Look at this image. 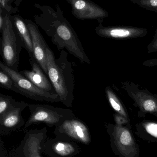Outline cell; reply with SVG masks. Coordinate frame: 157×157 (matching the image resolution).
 <instances>
[{"label":"cell","instance_id":"obj_1","mask_svg":"<svg viewBox=\"0 0 157 157\" xmlns=\"http://www.w3.org/2000/svg\"><path fill=\"white\" fill-rule=\"evenodd\" d=\"M34 6L42 12L34 16L35 23L42 28L57 49L60 51L67 49L82 64H90L77 33L64 16L59 5H56V10L38 3Z\"/></svg>","mask_w":157,"mask_h":157},{"label":"cell","instance_id":"obj_2","mask_svg":"<svg viewBox=\"0 0 157 157\" xmlns=\"http://www.w3.org/2000/svg\"><path fill=\"white\" fill-rule=\"evenodd\" d=\"M48 76L60 101L68 106L71 105L74 99L75 78L74 62L69 61L65 50L60 51L59 57L55 58L53 51L48 47L46 50Z\"/></svg>","mask_w":157,"mask_h":157},{"label":"cell","instance_id":"obj_3","mask_svg":"<svg viewBox=\"0 0 157 157\" xmlns=\"http://www.w3.org/2000/svg\"><path fill=\"white\" fill-rule=\"evenodd\" d=\"M1 33L0 54L3 62L11 69L19 71L20 54L23 48V44L8 14L5 16V25Z\"/></svg>","mask_w":157,"mask_h":157},{"label":"cell","instance_id":"obj_4","mask_svg":"<svg viewBox=\"0 0 157 157\" xmlns=\"http://www.w3.org/2000/svg\"><path fill=\"white\" fill-rule=\"evenodd\" d=\"M106 127L112 151L116 155L119 157H140L139 147L131 128L111 123L106 124Z\"/></svg>","mask_w":157,"mask_h":157},{"label":"cell","instance_id":"obj_5","mask_svg":"<svg viewBox=\"0 0 157 157\" xmlns=\"http://www.w3.org/2000/svg\"><path fill=\"white\" fill-rule=\"evenodd\" d=\"M0 69L6 72L12 79L17 89L18 93L33 100L48 102L60 101L57 94H53L36 86L30 80L19 73L0 62Z\"/></svg>","mask_w":157,"mask_h":157},{"label":"cell","instance_id":"obj_6","mask_svg":"<svg viewBox=\"0 0 157 157\" xmlns=\"http://www.w3.org/2000/svg\"><path fill=\"white\" fill-rule=\"evenodd\" d=\"M122 88L134 101L133 105L139 109L140 117L151 114L157 118V94H153L147 89L140 90L137 84L126 81Z\"/></svg>","mask_w":157,"mask_h":157},{"label":"cell","instance_id":"obj_7","mask_svg":"<svg viewBox=\"0 0 157 157\" xmlns=\"http://www.w3.org/2000/svg\"><path fill=\"white\" fill-rule=\"evenodd\" d=\"M70 4L72 15L80 20H98L103 22V19L109 16L107 12L101 7L90 1L66 0Z\"/></svg>","mask_w":157,"mask_h":157},{"label":"cell","instance_id":"obj_8","mask_svg":"<svg viewBox=\"0 0 157 157\" xmlns=\"http://www.w3.org/2000/svg\"><path fill=\"white\" fill-rule=\"evenodd\" d=\"M100 22L95 29L96 34L102 37L115 39H129L142 37L148 33L147 29L132 26H105Z\"/></svg>","mask_w":157,"mask_h":157},{"label":"cell","instance_id":"obj_9","mask_svg":"<svg viewBox=\"0 0 157 157\" xmlns=\"http://www.w3.org/2000/svg\"><path fill=\"white\" fill-rule=\"evenodd\" d=\"M25 21L32 36L35 59L48 76L46 50L49 46L39 32L37 25L30 19H25Z\"/></svg>","mask_w":157,"mask_h":157},{"label":"cell","instance_id":"obj_10","mask_svg":"<svg viewBox=\"0 0 157 157\" xmlns=\"http://www.w3.org/2000/svg\"><path fill=\"white\" fill-rule=\"evenodd\" d=\"M31 70H25L19 71L22 76L33 82L39 89L51 94H57L49 78L44 72L35 58L29 59Z\"/></svg>","mask_w":157,"mask_h":157},{"label":"cell","instance_id":"obj_11","mask_svg":"<svg viewBox=\"0 0 157 157\" xmlns=\"http://www.w3.org/2000/svg\"><path fill=\"white\" fill-rule=\"evenodd\" d=\"M11 21L23 44V47L28 52L30 58H34L33 46L30 31L24 19L20 15L10 16Z\"/></svg>","mask_w":157,"mask_h":157},{"label":"cell","instance_id":"obj_12","mask_svg":"<svg viewBox=\"0 0 157 157\" xmlns=\"http://www.w3.org/2000/svg\"><path fill=\"white\" fill-rule=\"evenodd\" d=\"M31 109L33 111L28 124L38 122H44L48 124H55L59 121V116L52 107L39 105H31Z\"/></svg>","mask_w":157,"mask_h":157},{"label":"cell","instance_id":"obj_13","mask_svg":"<svg viewBox=\"0 0 157 157\" xmlns=\"http://www.w3.org/2000/svg\"><path fill=\"white\" fill-rule=\"evenodd\" d=\"M63 131L73 138L84 143L90 141V134L86 126L78 120H67L62 125Z\"/></svg>","mask_w":157,"mask_h":157},{"label":"cell","instance_id":"obj_14","mask_svg":"<svg viewBox=\"0 0 157 157\" xmlns=\"http://www.w3.org/2000/svg\"><path fill=\"white\" fill-rule=\"evenodd\" d=\"M136 134L141 139L157 142V122L144 120L138 123Z\"/></svg>","mask_w":157,"mask_h":157},{"label":"cell","instance_id":"obj_15","mask_svg":"<svg viewBox=\"0 0 157 157\" xmlns=\"http://www.w3.org/2000/svg\"><path fill=\"white\" fill-rule=\"evenodd\" d=\"M105 92L109 104L116 113L130 121L129 116L124 106L110 86L105 87Z\"/></svg>","mask_w":157,"mask_h":157},{"label":"cell","instance_id":"obj_16","mask_svg":"<svg viewBox=\"0 0 157 157\" xmlns=\"http://www.w3.org/2000/svg\"><path fill=\"white\" fill-rule=\"evenodd\" d=\"M26 105L25 103L23 102L19 107L15 106L6 112L2 120L3 125L6 127H13L16 125L20 120L19 114L21 107Z\"/></svg>","mask_w":157,"mask_h":157},{"label":"cell","instance_id":"obj_17","mask_svg":"<svg viewBox=\"0 0 157 157\" xmlns=\"http://www.w3.org/2000/svg\"><path fill=\"white\" fill-rule=\"evenodd\" d=\"M27 157H41L39 154V142L36 138L31 137L26 143Z\"/></svg>","mask_w":157,"mask_h":157},{"label":"cell","instance_id":"obj_18","mask_svg":"<svg viewBox=\"0 0 157 157\" xmlns=\"http://www.w3.org/2000/svg\"><path fill=\"white\" fill-rule=\"evenodd\" d=\"M0 87L17 93V88L11 77L2 70L0 69Z\"/></svg>","mask_w":157,"mask_h":157},{"label":"cell","instance_id":"obj_19","mask_svg":"<svg viewBox=\"0 0 157 157\" xmlns=\"http://www.w3.org/2000/svg\"><path fill=\"white\" fill-rule=\"evenodd\" d=\"M15 101L12 99L11 96L5 95L0 94V114L5 113L8 110L13 108L14 105H17Z\"/></svg>","mask_w":157,"mask_h":157},{"label":"cell","instance_id":"obj_20","mask_svg":"<svg viewBox=\"0 0 157 157\" xmlns=\"http://www.w3.org/2000/svg\"><path fill=\"white\" fill-rule=\"evenodd\" d=\"M56 152L61 156H67L72 154L75 149L71 144L64 142H58L54 146Z\"/></svg>","mask_w":157,"mask_h":157},{"label":"cell","instance_id":"obj_21","mask_svg":"<svg viewBox=\"0 0 157 157\" xmlns=\"http://www.w3.org/2000/svg\"><path fill=\"white\" fill-rule=\"evenodd\" d=\"M130 1L147 10L157 13V0H130Z\"/></svg>","mask_w":157,"mask_h":157},{"label":"cell","instance_id":"obj_22","mask_svg":"<svg viewBox=\"0 0 157 157\" xmlns=\"http://www.w3.org/2000/svg\"><path fill=\"white\" fill-rule=\"evenodd\" d=\"M14 0H0V9H2L6 14L10 15L19 12L18 7H13L12 2Z\"/></svg>","mask_w":157,"mask_h":157},{"label":"cell","instance_id":"obj_23","mask_svg":"<svg viewBox=\"0 0 157 157\" xmlns=\"http://www.w3.org/2000/svg\"><path fill=\"white\" fill-rule=\"evenodd\" d=\"M114 119L115 122V124L117 125L126 126L129 128H131L130 121L125 118L124 117L120 115L117 113H115L113 114Z\"/></svg>","mask_w":157,"mask_h":157},{"label":"cell","instance_id":"obj_24","mask_svg":"<svg viewBox=\"0 0 157 157\" xmlns=\"http://www.w3.org/2000/svg\"><path fill=\"white\" fill-rule=\"evenodd\" d=\"M147 52L149 54L157 52V27L155 31V35L152 41L148 45Z\"/></svg>","mask_w":157,"mask_h":157},{"label":"cell","instance_id":"obj_25","mask_svg":"<svg viewBox=\"0 0 157 157\" xmlns=\"http://www.w3.org/2000/svg\"><path fill=\"white\" fill-rule=\"evenodd\" d=\"M142 65L147 67H157V58L145 60Z\"/></svg>","mask_w":157,"mask_h":157},{"label":"cell","instance_id":"obj_26","mask_svg":"<svg viewBox=\"0 0 157 157\" xmlns=\"http://www.w3.org/2000/svg\"><path fill=\"white\" fill-rule=\"evenodd\" d=\"M6 14L0 9V32H2L5 23V16Z\"/></svg>","mask_w":157,"mask_h":157}]
</instances>
